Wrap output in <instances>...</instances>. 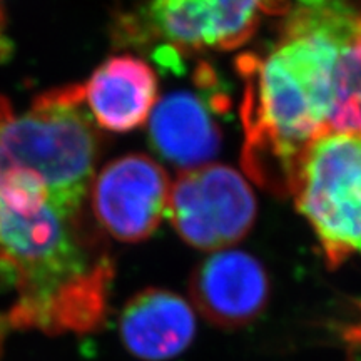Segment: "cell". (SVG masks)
<instances>
[{
	"label": "cell",
	"mask_w": 361,
	"mask_h": 361,
	"mask_svg": "<svg viewBox=\"0 0 361 361\" xmlns=\"http://www.w3.org/2000/svg\"><path fill=\"white\" fill-rule=\"evenodd\" d=\"M360 32L351 0H295L269 52L238 59L243 166L259 186L291 192L306 149L328 130L338 66Z\"/></svg>",
	"instance_id": "obj_1"
},
{
	"label": "cell",
	"mask_w": 361,
	"mask_h": 361,
	"mask_svg": "<svg viewBox=\"0 0 361 361\" xmlns=\"http://www.w3.org/2000/svg\"><path fill=\"white\" fill-rule=\"evenodd\" d=\"M114 264L84 209L45 201L16 213L0 204V281L17 293L12 322L45 331H87L106 313Z\"/></svg>",
	"instance_id": "obj_2"
},
{
	"label": "cell",
	"mask_w": 361,
	"mask_h": 361,
	"mask_svg": "<svg viewBox=\"0 0 361 361\" xmlns=\"http://www.w3.org/2000/svg\"><path fill=\"white\" fill-rule=\"evenodd\" d=\"M99 154L101 135L84 106L80 84L42 92L24 114L0 94V179L35 176L47 201L84 209Z\"/></svg>",
	"instance_id": "obj_3"
},
{
	"label": "cell",
	"mask_w": 361,
	"mask_h": 361,
	"mask_svg": "<svg viewBox=\"0 0 361 361\" xmlns=\"http://www.w3.org/2000/svg\"><path fill=\"white\" fill-rule=\"evenodd\" d=\"M290 0H149L116 25L121 45L161 42L157 61L176 69L183 57L233 51L246 44L269 16H284Z\"/></svg>",
	"instance_id": "obj_4"
},
{
	"label": "cell",
	"mask_w": 361,
	"mask_h": 361,
	"mask_svg": "<svg viewBox=\"0 0 361 361\" xmlns=\"http://www.w3.org/2000/svg\"><path fill=\"white\" fill-rule=\"evenodd\" d=\"M290 194L329 268L361 256V134L319 135L301 157Z\"/></svg>",
	"instance_id": "obj_5"
},
{
	"label": "cell",
	"mask_w": 361,
	"mask_h": 361,
	"mask_svg": "<svg viewBox=\"0 0 361 361\" xmlns=\"http://www.w3.org/2000/svg\"><path fill=\"white\" fill-rule=\"evenodd\" d=\"M168 216L188 245L223 251L251 231L256 200L238 171L209 162L178 176L169 192Z\"/></svg>",
	"instance_id": "obj_6"
},
{
	"label": "cell",
	"mask_w": 361,
	"mask_h": 361,
	"mask_svg": "<svg viewBox=\"0 0 361 361\" xmlns=\"http://www.w3.org/2000/svg\"><path fill=\"white\" fill-rule=\"evenodd\" d=\"M169 178L151 157L128 154L102 168L90 184L97 226L117 241L139 243L152 236L169 204Z\"/></svg>",
	"instance_id": "obj_7"
},
{
	"label": "cell",
	"mask_w": 361,
	"mask_h": 361,
	"mask_svg": "<svg viewBox=\"0 0 361 361\" xmlns=\"http://www.w3.org/2000/svg\"><path fill=\"white\" fill-rule=\"evenodd\" d=\"M197 90H176L156 102L149 117V144L164 161L188 171L209 164L219 152L221 129L216 114L228 99L216 87L214 72L200 67Z\"/></svg>",
	"instance_id": "obj_8"
},
{
	"label": "cell",
	"mask_w": 361,
	"mask_h": 361,
	"mask_svg": "<svg viewBox=\"0 0 361 361\" xmlns=\"http://www.w3.org/2000/svg\"><path fill=\"white\" fill-rule=\"evenodd\" d=\"M191 301L209 323L239 328L255 322L269 300V279L255 256L238 250L216 251L194 269Z\"/></svg>",
	"instance_id": "obj_9"
},
{
	"label": "cell",
	"mask_w": 361,
	"mask_h": 361,
	"mask_svg": "<svg viewBox=\"0 0 361 361\" xmlns=\"http://www.w3.org/2000/svg\"><path fill=\"white\" fill-rule=\"evenodd\" d=\"M84 106L97 128L126 134L141 128L157 102V78L142 59L116 56L80 84Z\"/></svg>",
	"instance_id": "obj_10"
},
{
	"label": "cell",
	"mask_w": 361,
	"mask_h": 361,
	"mask_svg": "<svg viewBox=\"0 0 361 361\" xmlns=\"http://www.w3.org/2000/svg\"><path fill=\"white\" fill-rule=\"evenodd\" d=\"M119 335L124 348L137 360L168 361L192 343L196 314L192 305L176 293L149 288L124 306Z\"/></svg>",
	"instance_id": "obj_11"
},
{
	"label": "cell",
	"mask_w": 361,
	"mask_h": 361,
	"mask_svg": "<svg viewBox=\"0 0 361 361\" xmlns=\"http://www.w3.org/2000/svg\"><path fill=\"white\" fill-rule=\"evenodd\" d=\"M328 130L361 134V32L338 66Z\"/></svg>",
	"instance_id": "obj_12"
},
{
	"label": "cell",
	"mask_w": 361,
	"mask_h": 361,
	"mask_svg": "<svg viewBox=\"0 0 361 361\" xmlns=\"http://www.w3.org/2000/svg\"><path fill=\"white\" fill-rule=\"evenodd\" d=\"M12 54V44L6 34V16L0 6V62H4Z\"/></svg>",
	"instance_id": "obj_13"
},
{
	"label": "cell",
	"mask_w": 361,
	"mask_h": 361,
	"mask_svg": "<svg viewBox=\"0 0 361 361\" xmlns=\"http://www.w3.org/2000/svg\"><path fill=\"white\" fill-rule=\"evenodd\" d=\"M0 2H2V0H0Z\"/></svg>",
	"instance_id": "obj_14"
}]
</instances>
